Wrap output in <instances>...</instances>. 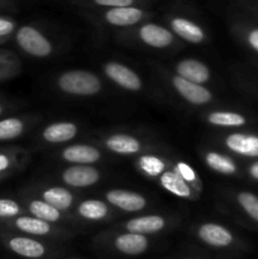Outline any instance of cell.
Returning a JSON list of instances; mask_svg holds the SVG:
<instances>
[{"instance_id": "cell-2", "label": "cell", "mask_w": 258, "mask_h": 259, "mask_svg": "<svg viewBox=\"0 0 258 259\" xmlns=\"http://www.w3.org/2000/svg\"><path fill=\"white\" fill-rule=\"evenodd\" d=\"M15 40L24 52L33 57H47L52 52V46L50 40L39 30L29 25H24L18 29Z\"/></svg>"}, {"instance_id": "cell-10", "label": "cell", "mask_w": 258, "mask_h": 259, "mask_svg": "<svg viewBox=\"0 0 258 259\" xmlns=\"http://www.w3.org/2000/svg\"><path fill=\"white\" fill-rule=\"evenodd\" d=\"M225 146L234 153L245 157H258V137L234 133L225 138Z\"/></svg>"}, {"instance_id": "cell-33", "label": "cell", "mask_w": 258, "mask_h": 259, "mask_svg": "<svg viewBox=\"0 0 258 259\" xmlns=\"http://www.w3.org/2000/svg\"><path fill=\"white\" fill-rule=\"evenodd\" d=\"M176 169H177L176 171L177 174H179L180 176L185 180V181L192 182V181H195V179H196V175H195L194 169H192L190 166H187L186 163H184V162H180V163H177Z\"/></svg>"}, {"instance_id": "cell-35", "label": "cell", "mask_w": 258, "mask_h": 259, "mask_svg": "<svg viewBox=\"0 0 258 259\" xmlns=\"http://www.w3.org/2000/svg\"><path fill=\"white\" fill-rule=\"evenodd\" d=\"M248 43H249L250 47L255 52H258V28H255L252 32H249V34H248Z\"/></svg>"}, {"instance_id": "cell-3", "label": "cell", "mask_w": 258, "mask_h": 259, "mask_svg": "<svg viewBox=\"0 0 258 259\" xmlns=\"http://www.w3.org/2000/svg\"><path fill=\"white\" fill-rule=\"evenodd\" d=\"M4 244L8 249L19 257L28 259L42 258L46 254V247L38 240L20 235L4 238Z\"/></svg>"}, {"instance_id": "cell-32", "label": "cell", "mask_w": 258, "mask_h": 259, "mask_svg": "<svg viewBox=\"0 0 258 259\" xmlns=\"http://www.w3.org/2000/svg\"><path fill=\"white\" fill-rule=\"evenodd\" d=\"M15 29V23L12 19L0 17V43L7 39Z\"/></svg>"}, {"instance_id": "cell-24", "label": "cell", "mask_w": 258, "mask_h": 259, "mask_svg": "<svg viewBox=\"0 0 258 259\" xmlns=\"http://www.w3.org/2000/svg\"><path fill=\"white\" fill-rule=\"evenodd\" d=\"M78 214L88 220H101L108 215V206L100 200H85L78 205Z\"/></svg>"}, {"instance_id": "cell-23", "label": "cell", "mask_w": 258, "mask_h": 259, "mask_svg": "<svg viewBox=\"0 0 258 259\" xmlns=\"http://www.w3.org/2000/svg\"><path fill=\"white\" fill-rule=\"evenodd\" d=\"M28 207H29V211L33 217L43 220V222L55 223L60 220L61 218V212L43 200H33L29 202Z\"/></svg>"}, {"instance_id": "cell-15", "label": "cell", "mask_w": 258, "mask_h": 259, "mask_svg": "<svg viewBox=\"0 0 258 259\" xmlns=\"http://www.w3.org/2000/svg\"><path fill=\"white\" fill-rule=\"evenodd\" d=\"M143 17V12L138 8L123 7L110 9L105 14L106 20L110 24L118 25V27H128L138 23Z\"/></svg>"}, {"instance_id": "cell-22", "label": "cell", "mask_w": 258, "mask_h": 259, "mask_svg": "<svg viewBox=\"0 0 258 259\" xmlns=\"http://www.w3.org/2000/svg\"><path fill=\"white\" fill-rule=\"evenodd\" d=\"M205 162L210 168L219 174L233 175L237 172V166L234 162L229 157L218 153V152H207L205 156Z\"/></svg>"}, {"instance_id": "cell-5", "label": "cell", "mask_w": 258, "mask_h": 259, "mask_svg": "<svg viewBox=\"0 0 258 259\" xmlns=\"http://www.w3.org/2000/svg\"><path fill=\"white\" fill-rule=\"evenodd\" d=\"M172 83H174L177 93L182 98L186 99L189 103L194 104V105H204V104H207L209 101H211V93L207 89H205L202 85L190 82V81L185 80V78L180 77V76H175L172 78Z\"/></svg>"}, {"instance_id": "cell-12", "label": "cell", "mask_w": 258, "mask_h": 259, "mask_svg": "<svg viewBox=\"0 0 258 259\" xmlns=\"http://www.w3.org/2000/svg\"><path fill=\"white\" fill-rule=\"evenodd\" d=\"M139 37L146 45L154 48H166L174 42L172 33L157 24H144L139 29Z\"/></svg>"}, {"instance_id": "cell-1", "label": "cell", "mask_w": 258, "mask_h": 259, "mask_svg": "<svg viewBox=\"0 0 258 259\" xmlns=\"http://www.w3.org/2000/svg\"><path fill=\"white\" fill-rule=\"evenodd\" d=\"M57 83L63 93L77 96L95 95L101 88L98 76L83 70H73L62 73L58 77Z\"/></svg>"}, {"instance_id": "cell-36", "label": "cell", "mask_w": 258, "mask_h": 259, "mask_svg": "<svg viewBox=\"0 0 258 259\" xmlns=\"http://www.w3.org/2000/svg\"><path fill=\"white\" fill-rule=\"evenodd\" d=\"M249 175L254 180H258V162H254V163L249 167Z\"/></svg>"}, {"instance_id": "cell-6", "label": "cell", "mask_w": 258, "mask_h": 259, "mask_svg": "<svg viewBox=\"0 0 258 259\" xmlns=\"http://www.w3.org/2000/svg\"><path fill=\"white\" fill-rule=\"evenodd\" d=\"M100 179V174L96 168L86 164L68 167L62 174V180L65 184L72 187H88L96 184Z\"/></svg>"}, {"instance_id": "cell-8", "label": "cell", "mask_w": 258, "mask_h": 259, "mask_svg": "<svg viewBox=\"0 0 258 259\" xmlns=\"http://www.w3.org/2000/svg\"><path fill=\"white\" fill-rule=\"evenodd\" d=\"M106 200L114 206L124 211L134 212L144 209L147 205L146 199L142 195L128 190H111L106 192Z\"/></svg>"}, {"instance_id": "cell-38", "label": "cell", "mask_w": 258, "mask_h": 259, "mask_svg": "<svg viewBox=\"0 0 258 259\" xmlns=\"http://www.w3.org/2000/svg\"><path fill=\"white\" fill-rule=\"evenodd\" d=\"M3 179V176H0V180H2Z\"/></svg>"}, {"instance_id": "cell-18", "label": "cell", "mask_w": 258, "mask_h": 259, "mask_svg": "<svg viewBox=\"0 0 258 259\" xmlns=\"http://www.w3.org/2000/svg\"><path fill=\"white\" fill-rule=\"evenodd\" d=\"M12 225L19 232L30 235H46L51 232V227L47 222L37 219L34 217H20L10 219Z\"/></svg>"}, {"instance_id": "cell-28", "label": "cell", "mask_w": 258, "mask_h": 259, "mask_svg": "<svg viewBox=\"0 0 258 259\" xmlns=\"http://www.w3.org/2000/svg\"><path fill=\"white\" fill-rule=\"evenodd\" d=\"M18 71V61L10 53L0 52V81L14 76Z\"/></svg>"}, {"instance_id": "cell-14", "label": "cell", "mask_w": 258, "mask_h": 259, "mask_svg": "<svg viewBox=\"0 0 258 259\" xmlns=\"http://www.w3.org/2000/svg\"><path fill=\"white\" fill-rule=\"evenodd\" d=\"M164 219L158 215H147V217L134 218L126 223L125 228L128 233H137V234H153L164 228Z\"/></svg>"}, {"instance_id": "cell-20", "label": "cell", "mask_w": 258, "mask_h": 259, "mask_svg": "<svg viewBox=\"0 0 258 259\" xmlns=\"http://www.w3.org/2000/svg\"><path fill=\"white\" fill-rule=\"evenodd\" d=\"M43 201L52 205L58 211L67 210L72 205L73 196L67 189L63 187H51L43 192Z\"/></svg>"}, {"instance_id": "cell-21", "label": "cell", "mask_w": 258, "mask_h": 259, "mask_svg": "<svg viewBox=\"0 0 258 259\" xmlns=\"http://www.w3.org/2000/svg\"><path fill=\"white\" fill-rule=\"evenodd\" d=\"M161 184L164 189L180 197H189L191 194L186 181L176 171L164 172L161 176Z\"/></svg>"}, {"instance_id": "cell-9", "label": "cell", "mask_w": 258, "mask_h": 259, "mask_svg": "<svg viewBox=\"0 0 258 259\" xmlns=\"http://www.w3.org/2000/svg\"><path fill=\"white\" fill-rule=\"evenodd\" d=\"M177 76L190 81V82L202 85L210 78V71L206 66L194 58H185L176 66Z\"/></svg>"}, {"instance_id": "cell-29", "label": "cell", "mask_w": 258, "mask_h": 259, "mask_svg": "<svg viewBox=\"0 0 258 259\" xmlns=\"http://www.w3.org/2000/svg\"><path fill=\"white\" fill-rule=\"evenodd\" d=\"M22 207L15 200L0 197V220H10L20 217Z\"/></svg>"}, {"instance_id": "cell-16", "label": "cell", "mask_w": 258, "mask_h": 259, "mask_svg": "<svg viewBox=\"0 0 258 259\" xmlns=\"http://www.w3.org/2000/svg\"><path fill=\"white\" fill-rule=\"evenodd\" d=\"M109 151L118 154H134L141 151V143L134 137L126 134H114L105 141Z\"/></svg>"}, {"instance_id": "cell-4", "label": "cell", "mask_w": 258, "mask_h": 259, "mask_svg": "<svg viewBox=\"0 0 258 259\" xmlns=\"http://www.w3.org/2000/svg\"><path fill=\"white\" fill-rule=\"evenodd\" d=\"M104 72L116 85L121 86L125 90L138 91L142 88V81L134 71L121 63L109 62L104 66Z\"/></svg>"}, {"instance_id": "cell-19", "label": "cell", "mask_w": 258, "mask_h": 259, "mask_svg": "<svg viewBox=\"0 0 258 259\" xmlns=\"http://www.w3.org/2000/svg\"><path fill=\"white\" fill-rule=\"evenodd\" d=\"M77 134V126L73 123H55L43 131V138L50 143H62L71 141Z\"/></svg>"}, {"instance_id": "cell-7", "label": "cell", "mask_w": 258, "mask_h": 259, "mask_svg": "<svg viewBox=\"0 0 258 259\" xmlns=\"http://www.w3.org/2000/svg\"><path fill=\"white\" fill-rule=\"evenodd\" d=\"M197 237L205 243L214 248H227L233 243V234L222 225L214 223H206L197 230Z\"/></svg>"}, {"instance_id": "cell-27", "label": "cell", "mask_w": 258, "mask_h": 259, "mask_svg": "<svg viewBox=\"0 0 258 259\" xmlns=\"http://www.w3.org/2000/svg\"><path fill=\"white\" fill-rule=\"evenodd\" d=\"M238 202L243 210L258 223V196L248 191H243L238 195Z\"/></svg>"}, {"instance_id": "cell-37", "label": "cell", "mask_w": 258, "mask_h": 259, "mask_svg": "<svg viewBox=\"0 0 258 259\" xmlns=\"http://www.w3.org/2000/svg\"><path fill=\"white\" fill-rule=\"evenodd\" d=\"M4 113V105H3V103H0V115Z\"/></svg>"}, {"instance_id": "cell-13", "label": "cell", "mask_w": 258, "mask_h": 259, "mask_svg": "<svg viewBox=\"0 0 258 259\" xmlns=\"http://www.w3.org/2000/svg\"><path fill=\"white\" fill-rule=\"evenodd\" d=\"M100 152L93 146L88 144H75L70 146L62 152L65 161L77 164H90L100 159Z\"/></svg>"}, {"instance_id": "cell-30", "label": "cell", "mask_w": 258, "mask_h": 259, "mask_svg": "<svg viewBox=\"0 0 258 259\" xmlns=\"http://www.w3.org/2000/svg\"><path fill=\"white\" fill-rule=\"evenodd\" d=\"M19 161V154L15 151H0V176L12 171Z\"/></svg>"}, {"instance_id": "cell-17", "label": "cell", "mask_w": 258, "mask_h": 259, "mask_svg": "<svg viewBox=\"0 0 258 259\" xmlns=\"http://www.w3.org/2000/svg\"><path fill=\"white\" fill-rule=\"evenodd\" d=\"M171 27L179 37L184 38L190 43H200L205 37L204 32L199 25L185 18H175L171 22Z\"/></svg>"}, {"instance_id": "cell-34", "label": "cell", "mask_w": 258, "mask_h": 259, "mask_svg": "<svg viewBox=\"0 0 258 259\" xmlns=\"http://www.w3.org/2000/svg\"><path fill=\"white\" fill-rule=\"evenodd\" d=\"M95 3L99 5H103V7L123 8V7H131L133 0H95Z\"/></svg>"}, {"instance_id": "cell-11", "label": "cell", "mask_w": 258, "mask_h": 259, "mask_svg": "<svg viewBox=\"0 0 258 259\" xmlns=\"http://www.w3.org/2000/svg\"><path fill=\"white\" fill-rule=\"evenodd\" d=\"M114 245L120 253L125 255H139L143 254L148 249V239L146 235L137 234V233H125L114 240Z\"/></svg>"}, {"instance_id": "cell-26", "label": "cell", "mask_w": 258, "mask_h": 259, "mask_svg": "<svg viewBox=\"0 0 258 259\" xmlns=\"http://www.w3.org/2000/svg\"><path fill=\"white\" fill-rule=\"evenodd\" d=\"M207 120L217 126H243L247 123L244 116L232 111H214L209 114Z\"/></svg>"}, {"instance_id": "cell-25", "label": "cell", "mask_w": 258, "mask_h": 259, "mask_svg": "<svg viewBox=\"0 0 258 259\" xmlns=\"http://www.w3.org/2000/svg\"><path fill=\"white\" fill-rule=\"evenodd\" d=\"M25 124L20 118L0 119V142L12 141L24 133Z\"/></svg>"}, {"instance_id": "cell-31", "label": "cell", "mask_w": 258, "mask_h": 259, "mask_svg": "<svg viewBox=\"0 0 258 259\" xmlns=\"http://www.w3.org/2000/svg\"><path fill=\"white\" fill-rule=\"evenodd\" d=\"M141 166L147 174L152 175V176H156V175H158L161 172L163 164H162V162L158 158H154V157H143L141 161Z\"/></svg>"}]
</instances>
